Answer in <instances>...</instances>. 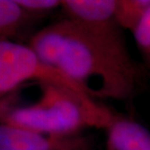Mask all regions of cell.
Wrapping results in <instances>:
<instances>
[{"label":"cell","instance_id":"1","mask_svg":"<svg viewBox=\"0 0 150 150\" xmlns=\"http://www.w3.org/2000/svg\"><path fill=\"white\" fill-rule=\"evenodd\" d=\"M28 46L97 101L128 100L140 81L117 23L89 25L67 18L39 30Z\"/></svg>","mask_w":150,"mask_h":150},{"label":"cell","instance_id":"2","mask_svg":"<svg viewBox=\"0 0 150 150\" xmlns=\"http://www.w3.org/2000/svg\"><path fill=\"white\" fill-rule=\"evenodd\" d=\"M40 86L36 103L0 114V122L47 136L71 137L83 129L107 130L117 117L86 95L50 84Z\"/></svg>","mask_w":150,"mask_h":150},{"label":"cell","instance_id":"3","mask_svg":"<svg viewBox=\"0 0 150 150\" xmlns=\"http://www.w3.org/2000/svg\"><path fill=\"white\" fill-rule=\"evenodd\" d=\"M28 81L64 87L88 96L77 83L44 62L28 45L0 40V98Z\"/></svg>","mask_w":150,"mask_h":150},{"label":"cell","instance_id":"4","mask_svg":"<svg viewBox=\"0 0 150 150\" xmlns=\"http://www.w3.org/2000/svg\"><path fill=\"white\" fill-rule=\"evenodd\" d=\"M85 139L80 136L53 137L0 123V150H68Z\"/></svg>","mask_w":150,"mask_h":150},{"label":"cell","instance_id":"5","mask_svg":"<svg viewBox=\"0 0 150 150\" xmlns=\"http://www.w3.org/2000/svg\"><path fill=\"white\" fill-rule=\"evenodd\" d=\"M117 0H64L62 1L67 19L84 25H103L116 23Z\"/></svg>","mask_w":150,"mask_h":150},{"label":"cell","instance_id":"6","mask_svg":"<svg viewBox=\"0 0 150 150\" xmlns=\"http://www.w3.org/2000/svg\"><path fill=\"white\" fill-rule=\"evenodd\" d=\"M106 131L107 150H150V132L139 123L117 115Z\"/></svg>","mask_w":150,"mask_h":150},{"label":"cell","instance_id":"7","mask_svg":"<svg viewBox=\"0 0 150 150\" xmlns=\"http://www.w3.org/2000/svg\"><path fill=\"white\" fill-rule=\"evenodd\" d=\"M30 19L16 0H0V40H10Z\"/></svg>","mask_w":150,"mask_h":150},{"label":"cell","instance_id":"8","mask_svg":"<svg viewBox=\"0 0 150 150\" xmlns=\"http://www.w3.org/2000/svg\"><path fill=\"white\" fill-rule=\"evenodd\" d=\"M150 8V0H117L115 21L120 28L134 32Z\"/></svg>","mask_w":150,"mask_h":150},{"label":"cell","instance_id":"9","mask_svg":"<svg viewBox=\"0 0 150 150\" xmlns=\"http://www.w3.org/2000/svg\"><path fill=\"white\" fill-rule=\"evenodd\" d=\"M133 34L137 47L150 65V8L134 30Z\"/></svg>","mask_w":150,"mask_h":150},{"label":"cell","instance_id":"10","mask_svg":"<svg viewBox=\"0 0 150 150\" xmlns=\"http://www.w3.org/2000/svg\"><path fill=\"white\" fill-rule=\"evenodd\" d=\"M23 11L31 18L41 16L62 7V1L59 0H16Z\"/></svg>","mask_w":150,"mask_h":150},{"label":"cell","instance_id":"11","mask_svg":"<svg viewBox=\"0 0 150 150\" xmlns=\"http://www.w3.org/2000/svg\"><path fill=\"white\" fill-rule=\"evenodd\" d=\"M68 150H90L89 148V143L87 142V140L85 139L83 142H81L80 144H78L77 146H75L73 148H70Z\"/></svg>","mask_w":150,"mask_h":150}]
</instances>
